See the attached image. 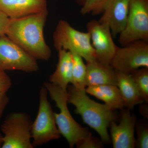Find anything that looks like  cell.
<instances>
[{
	"label": "cell",
	"mask_w": 148,
	"mask_h": 148,
	"mask_svg": "<svg viewBox=\"0 0 148 148\" xmlns=\"http://www.w3.org/2000/svg\"><path fill=\"white\" fill-rule=\"evenodd\" d=\"M48 16L47 9L21 18H10L5 35L36 60L48 61L52 52L44 35Z\"/></svg>",
	"instance_id": "6da1fadb"
},
{
	"label": "cell",
	"mask_w": 148,
	"mask_h": 148,
	"mask_svg": "<svg viewBox=\"0 0 148 148\" xmlns=\"http://www.w3.org/2000/svg\"><path fill=\"white\" fill-rule=\"evenodd\" d=\"M68 103L75 106V112L79 114L84 122L99 134L103 143L110 142L108 128L116 119L114 110L106 104L90 99L85 89H77L71 86L67 89Z\"/></svg>",
	"instance_id": "7a4b0ae2"
},
{
	"label": "cell",
	"mask_w": 148,
	"mask_h": 148,
	"mask_svg": "<svg viewBox=\"0 0 148 148\" xmlns=\"http://www.w3.org/2000/svg\"><path fill=\"white\" fill-rule=\"evenodd\" d=\"M48 95L59 109L58 113H54L56 123L58 131L67 140L70 148H73L91 133L87 128L83 127L73 118L68 106V92L60 87L46 82L44 84Z\"/></svg>",
	"instance_id": "3957f363"
},
{
	"label": "cell",
	"mask_w": 148,
	"mask_h": 148,
	"mask_svg": "<svg viewBox=\"0 0 148 148\" xmlns=\"http://www.w3.org/2000/svg\"><path fill=\"white\" fill-rule=\"evenodd\" d=\"M53 46L57 51L62 49L76 53L86 62L96 60L89 33L75 29L66 20L58 21L53 32Z\"/></svg>",
	"instance_id": "277c9868"
},
{
	"label": "cell",
	"mask_w": 148,
	"mask_h": 148,
	"mask_svg": "<svg viewBox=\"0 0 148 148\" xmlns=\"http://www.w3.org/2000/svg\"><path fill=\"white\" fill-rule=\"evenodd\" d=\"M33 121L24 112H14L6 117L1 125V148H34L32 127Z\"/></svg>",
	"instance_id": "5b68a950"
},
{
	"label": "cell",
	"mask_w": 148,
	"mask_h": 148,
	"mask_svg": "<svg viewBox=\"0 0 148 148\" xmlns=\"http://www.w3.org/2000/svg\"><path fill=\"white\" fill-rule=\"evenodd\" d=\"M48 95L46 88L44 86L41 88L38 110L34 121L32 123L31 131L32 144L34 147L61 138Z\"/></svg>",
	"instance_id": "8992f818"
},
{
	"label": "cell",
	"mask_w": 148,
	"mask_h": 148,
	"mask_svg": "<svg viewBox=\"0 0 148 148\" xmlns=\"http://www.w3.org/2000/svg\"><path fill=\"white\" fill-rule=\"evenodd\" d=\"M138 40L148 42V0H130L125 27L119 35L121 46Z\"/></svg>",
	"instance_id": "52a82bcc"
},
{
	"label": "cell",
	"mask_w": 148,
	"mask_h": 148,
	"mask_svg": "<svg viewBox=\"0 0 148 148\" xmlns=\"http://www.w3.org/2000/svg\"><path fill=\"white\" fill-rule=\"evenodd\" d=\"M110 65L116 71L127 74L148 68V42L138 40L117 47Z\"/></svg>",
	"instance_id": "ba28073f"
},
{
	"label": "cell",
	"mask_w": 148,
	"mask_h": 148,
	"mask_svg": "<svg viewBox=\"0 0 148 148\" xmlns=\"http://www.w3.org/2000/svg\"><path fill=\"white\" fill-rule=\"evenodd\" d=\"M0 70L31 73L38 71L37 60L5 34L0 37Z\"/></svg>",
	"instance_id": "9c48e42d"
},
{
	"label": "cell",
	"mask_w": 148,
	"mask_h": 148,
	"mask_svg": "<svg viewBox=\"0 0 148 148\" xmlns=\"http://www.w3.org/2000/svg\"><path fill=\"white\" fill-rule=\"evenodd\" d=\"M86 29L95 49L96 61L104 64H110L117 46L114 42L108 26L94 19L88 22Z\"/></svg>",
	"instance_id": "30bf717a"
},
{
	"label": "cell",
	"mask_w": 148,
	"mask_h": 148,
	"mask_svg": "<svg viewBox=\"0 0 148 148\" xmlns=\"http://www.w3.org/2000/svg\"><path fill=\"white\" fill-rule=\"evenodd\" d=\"M130 110L122 111L119 124L113 121L109 125L114 148H133L136 146L134 132L136 117Z\"/></svg>",
	"instance_id": "8fae6325"
},
{
	"label": "cell",
	"mask_w": 148,
	"mask_h": 148,
	"mask_svg": "<svg viewBox=\"0 0 148 148\" xmlns=\"http://www.w3.org/2000/svg\"><path fill=\"white\" fill-rule=\"evenodd\" d=\"M130 0H110L98 20L108 26L113 38L119 36L126 24Z\"/></svg>",
	"instance_id": "7c38bea8"
},
{
	"label": "cell",
	"mask_w": 148,
	"mask_h": 148,
	"mask_svg": "<svg viewBox=\"0 0 148 148\" xmlns=\"http://www.w3.org/2000/svg\"><path fill=\"white\" fill-rule=\"evenodd\" d=\"M47 9V0H0V10L12 19L39 13Z\"/></svg>",
	"instance_id": "4fadbf2b"
},
{
	"label": "cell",
	"mask_w": 148,
	"mask_h": 148,
	"mask_svg": "<svg viewBox=\"0 0 148 148\" xmlns=\"http://www.w3.org/2000/svg\"><path fill=\"white\" fill-rule=\"evenodd\" d=\"M86 86L101 85L117 86L115 70L110 64H106L96 61L86 62Z\"/></svg>",
	"instance_id": "5bb4252c"
},
{
	"label": "cell",
	"mask_w": 148,
	"mask_h": 148,
	"mask_svg": "<svg viewBox=\"0 0 148 148\" xmlns=\"http://www.w3.org/2000/svg\"><path fill=\"white\" fill-rule=\"evenodd\" d=\"M58 61L55 71L49 77V82L67 91L72 79L71 53L68 51H58Z\"/></svg>",
	"instance_id": "9a60e30c"
},
{
	"label": "cell",
	"mask_w": 148,
	"mask_h": 148,
	"mask_svg": "<svg viewBox=\"0 0 148 148\" xmlns=\"http://www.w3.org/2000/svg\"><path fill=\"white\" fill-rule=\"evenodd\" d=\"M117 86L124 100L125 106L127 109H133L135 106L144 102L138 88L130 74L115 70Z\"/></svg>",
	"instance_id": "2e32d148"
},
{
	"label": "cell",
	"mask_w": 148,
	"mask_h": 148,
	"mask_svg": "<svg viewBox=\"0 0 148 148\" xmlns=\"http://www.w3.org/2000/svg\"><path fill=\"white\" fill-rule=\"evenodd\" d=\"M85 90L86 93L103 101L114 110L125 107L124 100L116 85L106 84L87 86Z\"/></svg>",
	"instance_id": "e0dca14e"
},
{
	"label": "cell",
	"mask_w": 148,
	"mask_h": 148,
	"mask_svg": "<svg viewBox=\"0 0 148 148\" xmlns=\"http://www.w3.org/2000/svg\"><path fill=\"white\" fill-rule=\"evenodd\" d=\"M71 53L72 58V86L79 89H85L86 77V65L80 56L74 52Z\"/></svg>",
	"instance_id": "ac0fdd59"
},
{
	"label": "cell",
	"mask_w": 148,
	"mask_h": 148,
	"mask_svg": "<svg viewBox=\"0 0 148 148\" xmlns=\"http://www.w3.org/2000/svg\"><path fill=\"white\" fill-rule=\"evenodd\" d=\"M144 101H148V68L137 69L130 73Z\"/></svg>",
	"instance_id": "d6986e66"
},
{
	"label": "cell",
	"mask_w": 148,
	"mask_h": 148,
	"mask_svg": "<svg viewBox=\"0 0 148 148\" xmlns=\"http://www.w3.org/2000/svg\"><path fill=\"white\" fill-rule=\"evenodd\" d=\"M110 0H86L82 6L80 13L82 15L91 14L98 15L102 14Z\"/></svg>",
	"instance_id": "ffe728a7"
},
{
	"label": "cell",
	"mask_w": 148,
	"mask_h": 148,
	"mask_svg": "<svg viewBox=\"0 0 148 148\" xmlns=\"http://www.w3.org/2000/svg\"><path fill=\"white\" fill-rule=\"evenodd\" d=\"M138 138L136 145L138 148H148V129L147 124H140L137 127Z\"/></svg>",
	"instance_id": "44dd1931"
},
{
	"label": "cell",
	"mask_w": 148,
	"mask_h": 148,
	"mask_svg": "<svg viewBox=\"0 0 148 148\" xmlns=\"http://www.w3.org/2000/svg\"><path fill=\"white\" fill-rule=\"evenodd\" d=\"M79 148H101L103 147L101 140L92 136V134L83 139L77 144Z\"/></svg>",
	"instance_id": "7402d4cb"
},
{
	"label": "cell",
	"mask_w": 148,
	"mask_h": 148,
	"mask_svg": "<svg viewBox=\"0 0 148 148\" xmlns=\"http://www.w3.org/2000/svg\"><path fill=\"white\" fill-rule=\"evenodd\" d=\"M12 81L5 71L0 70V92L8 91L11 88Z\"/></svg>",
	"instance_id": "603a6c76"
},
{
	"label": "cell",
	"mask_w": 148,
	"mask_h": 148,
	"mask_svg": "<svg viewBox=\"0 0 148 148\" xmlns=\"http://www.w3.org/2000/svg\"><path fill=\"white\" fill-rule=\"evenodd\" d=\"M10 18L0 10V37L5 34Z\"/></svg>",
	"instance_id": "cb8c5ba5"
},
{
	"label": "cell",
	"mask_w": 148,
	"mask_h": 148,
	"mask_svg": "<svg viewBox=\"0 0 148 148\" xmlns=\"http://www.w3.org/2000/svg\"><path fill=\"white\" fill-rule=\"evenodd\" d=\"M7 92H0V118L1 117L3 113L8 105L9 101V98Z\"/></svg>",
	"instance_id": "d4e9b609"
},
{
	"label": "cell",
	"mask_w": 148,
	"mask_h": 148,
	"mask_svg": "<svg viewBox=\"0 0 148 148\" xmlns=\"http://www.w3.org/2000/svg\"><path fill=\"white\" fill-rule=\"evenodd\" d=\"M75 1L78 4L82 6L84 4L86 0H75Z\"/></svg>",
	"instance_id": "484cf974"
},
{
	"label": "cell",
	"mask_w": 148,
	"mask_h": 148,
	"mask_svg": "<svg viewBox=\"0 0 148 148\" xmlns=\"http://www.w3.org/2000/svg\"><path fill=\"white\" fill-rule=\"evenodd\" d=\"M3 135L1 132H0V148L1 147L3 143Z\"/></svg>",
	"instance_id": "4316f807"
}]
</instances>
